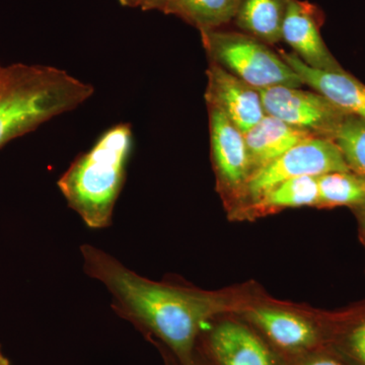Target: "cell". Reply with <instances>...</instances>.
Returning <instances> with one entry per match:
<instances>
[{
    "mask_svg": "<svg viewBox=\"0 0 365 365\" xmlns=\"http://www.w3.org/2000/svg\"><path fill=\"white\" fill-rule=\"evenodd\" d=\"M81 252L83 270L104 285L115 313L181 365L191 364L206 326L230 309L222 295L148 279L91 245Z\"/></svg>",
    "mask_w": 365,
    "mask_h": 365,
    "instance_id": "obj_1",
    "label": "cell"
},
{
    "mask_svg": "<svg viewBox=\"0 0 365 365\" xmlns=\"http://www.w3.org/2000/svg\"><path fill=\"white\" fill-rule=\"evenodd\" d=\"M93 93L91 83L58 67L0 63V148L73 111Z\"/></svg>",
    "mask_w": 365,
    "mask_h": 365,
    "instance_id": "obj_2",
    "label": "cell"
},
{
    "mask_svg": "<svg viewBox=\"0 0 365 365\" xmlns=\"http://www.w3.org/2000/svg\"><path fill=\"white\" fill-rule=\"evenodd\" d=\"M132 148L131 125H114L98 137L90 150L79 155L59 178L57 186L69 207L91 230L112 225Z\"/></svg>",
    "mask_w": 365,
    "mask_h": 365,
    "instance_id": "obj_3",
    "label": "cell"
},
{
    "mask_svg": "<svg viewBox=\"0 0 365 365\" xmlns=\"http://www.w3.org/2000/svg\"><path fill=\"white\" fill-rule=\"evenodd\" d=\"M210 62L262 91L273 86L300 88L302 79L269 45L248 34L218 30L200 32Z\"/></svg>",
    "mask_w": 365,
    "mask_h": 365,
    "instance_id": "obj_4",
    "label": "cell"
},
{
    "mask_svg": "<svg viewBox=\"0 0 365 365\" xmlns=\"http://www.w3.org/2000/svg\"><path fill=\"white\" fill-rule=\"evenodd\" d=\"M350 170L339 146L332 139L312 137L287 151L250 177L239 202H254L281 182Z\"/></svg>",
    "mask_w": 365,
    "mask_h": 365,
    "instance_id": "obj_5",
    "label": "cell"
},
{
    "mask_svg": "<svg viewBox=\"0 0 365 365\" xmlns=\"http://www.w3.org/2000/svg\"><path fill=\"white\" fill-rule=\"evenodd\" d=\"M260 93L266 115L316 137L333 140L348 115L317 91L273 86Z\"/></svg>",
    "mask_w": 365,
    "mask_h": 365,
    "instance_id": "obj_6",
    "label": "cell"
},
{
    "mask_svg": "<svg viewBox=\"0 0 365 365\" xmlns=\"http://www.w3.org/2000/svg\"><path fill=\"white\" fill-rule=\"evenodd\" d=\"M201 344L215 365H287L267 340L240 322H218L204 329Z\"/></svg>",
    "mask_w": 365,
    "mask_h": 365,
    "instance_id": "obj_7",
    "label": "cell"
},
{
    "mask_svg": "<svg viewBox=\"0 0 365 365\" xmlns=\"http://www.w3.org/2000/svg\"><path fill=\"white\" fill-rule=\"evenodd\" d=\"M211 160L223 195L240 201L252 175L244 133L220 110L208 107Z\"/></svg>",
    "mask_w": 365,
    "mask_h": 365,
    "instance_id": "obj_8",
    "label": "cell"
},
{
    "mask_svg": "<svg viewBox=\"0 0 365 365\" xmlns=\"http://www.w3.org/2000/svg\"><path fill=\"white\" fill-rule=\"evenodd\" d=\"M246 319L280 352L304 356L328 346L326 327L294 312L272 307H252Z\"/></svg>",
    "mask_w": 365,
    "mask_h": 365,
    "instance_id": "obj_9",
    "label": "cell"
},
{
    "mask_svg": "<svg viewBox=\"0 0 365 365\" xmlns=\"http://www.w3.org/2000/svg\"><path fill=\"white\" fill-rule=\"evenodd\" d=\"M324 21L325 14L316 4L307 0H290L281 38L307 66L319 71H344L322 37Z\"/></svg>",
    "mask_w": 365,
    "mask_h": 365,
    "instance_id": "obj_10",
    "label": "cell"
},
{
    "mask_svg": "<svg viewBox=\"0 0 365 365\" xmlns=\"http://www.w3.org/2000/svg\"><path fill=\"white\" fill-rule=\"evenodd\" d=\"M206 76L207 107L220 110L242 133L265 117L260 91L212 62L209 63Z\"/></svg>",
    "mask_w": 365,
    "mask_h": 365,
    "instance_id": "obj_11",
    "label": "cell"
},
{
    "mask_svg": "<svg viewBox=\"0 0 365 365\" xmlns=\"http://www.w3.org/2000/svg\"><path fill=\"white\" fill-rule=\"evenodd\" d=\"M279 55L299 76L304 85L311 86L347 114L365 119V86L359 81L345 71H325L312 68L294 53L280 50Z\"/></svg>",
    "mask_w": 365,
    "mask_h": 365,
    "instance_id": "obj_12",
    "label": "cell"
},
{
    "mask_svg": "<svg viewBox=\"0 0 365 365\" xmlns=\"http://www.w3.org/2000/svg\"><path fill=\"white\" fill-rule=\"evenodd\" d=\"M244 135L252 174L284 155L297 144L316 137L269 115H265Z\"/></svg>",
    "mask_w": 365,
    "mask_h": 365,
    "instance_id": "obj_13",
    "label": "cell"
},
{
    "mask_svg": "<svg viewBox=\"0 0 365 365\" xmlns=\"http://www.w3.org/2000/svg\"><path fill=\"white\" fill-rule=\"evenodd\" d=\"M290 0H241L234 19L241 32L267 45L282 41V26Z\"/></svg>",
    "mask_w": 365,
    "mask_h": 365,
    "instance_id": "obj_14",
    "label": "cell"
},
{
    "mask_svg": "<svg viewBox=\"0 0 365 365\" xmlns=\"http://www.w3.org/2000/svg\"><path fill=\"white\" fill-rule=\"evenodd\" d=\"M240 4L241 0H167L162 13L177 16L203 32L232 23Z\"/></svg>",
    "mask_w": 365,
    "mask_h": 365,
    "instance_id": "obj_15",
    "label": "cell"
},
{
    "mask_svg": "<svg viewBox=\"0 0 365 365\" xmlns=\"http://www.w3.org/2000/svg\"><path fill=\"white\" fill-rule=\"evenodd\" d=\"M318 202V178L302 177L281 182L245 209L260 213L304 206L317 207Z\"/></svg>",
    "mask_w": 365,
    "mask_h": 365,
    "instance_id": "obj_16",
    "label": "cell"
},
{
    "mask_svg": "<svg viewBox=\"0 0 365 365\" xmlns=\"http://www.w3.org/2000/svg\"><path fill=\"white\" fill-rule=\"evenodd\" d=\"M328 346L352 365H365V307L326 326Z\"/></svg>",
    "mask_w": 365,
    "mask_h": 365,
    "instance_id": "obj_17",
    "label": "cell"
},
{
    "mask_svg": "<svg viewBox=\"0 0 365 365\" xmlns=\"http://www.w3.org/2000/svg\"><path fill=\"white\" fill-rule=\"evenodd\" d=\"M319 202L317 207L365 206V179L352 170L333 172L318 177Z\"/></svg>",
    "mask_w": 365,
    "mask_h": 365,
    "instance_id": "obj_18",
    "label": "cell"
},
{
    "mask_svg": "<svg viewBox=\"0 0 365 365\" xmlns=\"http://www.w3.org/2000/svg\"><path fill=\"white\" fill-rule=\"evenodd\" d=\"M350 170L365 179V119L348 114L333 137Z\"/></svg>",
    "mask_w": 365,
    "mask_h": 365,
    "instance_id": "obj_19",
    "label": "cell"
},
{
    "mask_svg": "<svg viewBox=\"0 0 365 365\" xmlns=\"http://www.w3.org/2000/svg\"><path fill=\"white\" fill-rule=\"evenodd\" d=\"M294 365H352L339 353L326 346L321 349L300 356Z\"/></svg>",
    "mask_w": 365,
    "mask_h": 365,
    "instance_id": "obj_20",
    "label": "cell"
},
{
    "mask_svg": "<svg viewBox=\"0 0 365 365\" xmlns=\"http://www.w3.org/2000/svg\"><path fill=\"white\" fill-rule=\"evenodd\" d=\"M122 6L139 9L143 11H162L167 0H118Z\"/></svg>",
    "mask_w": 365,
    "mask_h": 365,
    "instance_id": "obj_21",
    "label": "cell"
},
{
    "mask_svg": "<svg viewBox=\"0 0 365 365\" xmlns=\"http://www.w3.org/2000/svg\"><path fill=\"white\" fill-rule=\"evenodd\" d=\"M158 349L160 350V352H162L163 360H165V365H181L179 364V361H178L176 357L174 356V355L172 354L169 351V350L167 349V348L163 347V346L155 344Z\"/></svg>",
    "mask_w": 365,
    "mask_h": 365,
    "instance_id": "obj_22",
    "label": "cell"
},
{
    "mask_svg": "<svg viewBox=\"0 0 365 365\" xmlns=\"http://www.w3.org/2000/svg\"><path fill=\"white\" fill-rule=\"evenodd\" d=\"M189 365H211L210 362L205 359V356L201 353L200 350L197 347L195 354H194L193 359Z\"/></svg>",
    "mask_w": 365,
    "mask_h": 365,
    "instance_id": "obj_23",
    "label": "cell"
},
{
    "mask_svg": "<svg viewBox=\"0 0 365 365\" xmlns=\"http://www.w3.org/2000/svg\"><path fill=\"white\" fill-rule=\"evenodd\" d=\"M356 211L357 215H359L360 230H361V235L365 244V206L364 207L356 209Z\"/></svg>",
    "mask_w": 365,
    "mask_h": 365,
    "instance_id": "obj_24",
    "label": "cell"
},
{
    "mask_svg": "<svg viewBox=\"0 0 365 365\" xmlns=\"http://www.w3.org/2000/svg\"><path fill=\"white\" fill-rule=\"evenodd\" d=\"M9 359L2 354L1 350H0V365H9Z\"/></svg>",
    "mask_w": 365,
    "mask_h": 365,
    "instance_id": "obj_25",
    "label": "cell"
},
{
    "mask_svg": "<svg viewBox=\"0 0 365 365\" xmlns=\"http://www.w3.org/2000/svg\"><path fill=\"white\" fill-rule=\"evenodd\" d=\"M9 365H11V364H9Z\"/></svg>",
    "mask_w": 365,
    "mask_h": 365,
    "instance_id": "obj_26",
    "label": "cell"
}]
</instances>
